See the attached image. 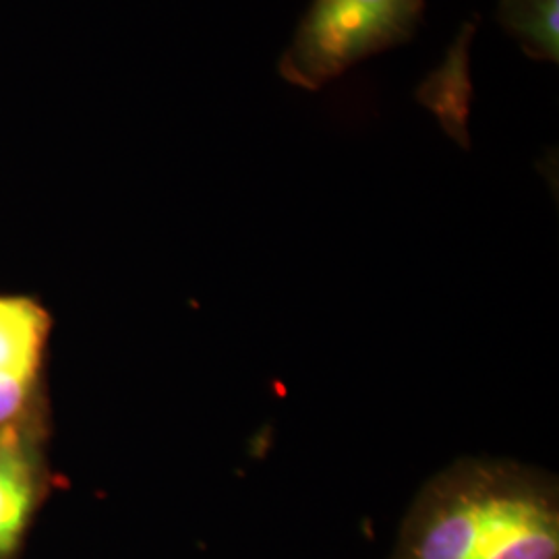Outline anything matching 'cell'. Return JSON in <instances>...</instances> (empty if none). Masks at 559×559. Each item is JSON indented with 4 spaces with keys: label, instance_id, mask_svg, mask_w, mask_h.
Here are the masks:
<instances>
[{
    "label": "cell",
    "instance_id": "cell-1",
    "mask_svg": "<svg viewBox=\"0 0 559 559\" xmlns=\"http://www.w3.org/2000/svg\"><path fill=\"white\" fill-rule=\"evenodd\" d=\"M551 496L520 466L464 462L425 500L408 559H558Z\"/></svg>",
    "mask_w": 559,
    "mask_h": 559
},
{
    "label": "cell",
    "instance_id": "cell-2",
    "mask_svg": "<svg viewBox=\"0 0 559 559\" xmlns=\"http://www.w3.org/2000/svg\"><path fill=\"white\" fill-rule=\"evenodd\" d=\"M425 0H313L278 60L282 80L318 92L365 59L411 40Z\"/></svg>",
    "mask_w": 559,
    "mask_h": 559
},
{
    "label": "cell",
    "instance_id": "cell-3",
    "mask_svg": "<svg viewBox=\"0 0 559 559\" xmlns=\"http://www.w3.org/2000/svg\"><path fill=\"white\" fill-rule=\"evenodd\" d=\"M52 336L48 309L0 293V429L44 413V369Z\"/></svg>",
    "mask_w": 559,
    "mask_h": 559
},
{
    "label": "cell",
    "instance_id": "cell-4",
    "mask_svg": "<svg viewBox=\"0 0 559 559\" xmlns=\"http://www.w3.org/2000/svg\"><path fill=\"white\" fill-rule=\"evenodd\" d=\"M44 413L0 429V559H15L44 500Z\"/></svg>",
    "mask_w": 559,
    "mask_h": 559
},
{
    "label": "cell",
    "instance_id": "cell-5",
    "mask_svg": "<svg viewBox=\"0 0 559 559\" xmlns=\"http://www.w3.org/2000/svg\"><path fill=\"white\" fill-rule=\"evenodd\" d=\"M559 0H498L501 27L522 52L543 62H558Z\"/></svg>",
    "mask_w": 559,
    "mask_h": 559
}]
</instances>
